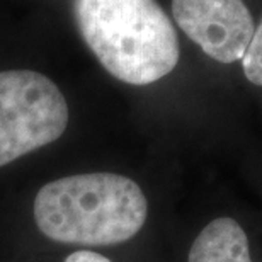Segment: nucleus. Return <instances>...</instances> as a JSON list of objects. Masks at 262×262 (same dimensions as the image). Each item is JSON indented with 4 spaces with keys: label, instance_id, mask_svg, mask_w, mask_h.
I'll use <instances>...</instances> for the list:
<instances>
[{
    "label": "nucleus",
    "instance_id": "obj_4",
    "mask_svg": "<svg viewBox=\"0 0 262 262\" xmlns=\"http://www.w3.org/2000/svg\"><path fill=\"white\" fill-rule=\"evenodd\" d=\"M172 14L187 38L227 65L242 60L255 29L244 0H172Z\"/></svg>",
    "mask_w": 262,
    "mask_h": 262
},
{
    "label": "nucleus",
    "instance_id": "obj_5",
    "mask_svg": "<svg viewBox=\"0 0 262 262\" xmlns=\"http://www.w3.org/2000/svg\"><path fill=\"white\" fill-rule=\"evenodd\" d=\"M189 262H252L249 238L233 218H216L201 230L191 245Z\"/></svg>",
    "mask_w": 262,
    "mask_h": 262
},
{
    "label": "nucleus",
    "instance_id": "obj_2",
    "mask_svg": "<svg viewBox=\"0 0 262 262\" xmlns=\"http://www.w3.org/2000/svg\"><path fill=\"white\" fill-rule=\"evenodd\" d=\"M148 203L129 177L96 172L51 181L34 198L41 233L61 244L114 245L143 228Z\"/></svg>",
    "mask_w": 262,
    "mask_h": 262
},
{
    "label": "nucleus",
    "instance_id": "obj_3",
    "mask_svg": "<svg viewBox=\"0 0 262 262\" xmlns=\"http://www.w3.org/2000/svg\"><path fill=\"white\" fill-rule=\"evenodd\" d=\"M68 124L58 85L34 70L0 72V167L53 143Z\"/></svg>",
    "mask_w": 262,
    "mask_h": 262
},
{
    "label": "nucleus",
    "instance_id": "obj_6",
    "mask_svg": "<svg viewBox=\"0 0 262 262\" xmlns=\"http://www.w3.org/2000/svg\"><path fill=\"white\" fill-rule=\"evenodd\" d=\"M240 61H242L244 75L247 77V80L252 82L254 85L262 87V19L260 24L255 26L252 39Z\"/></svg>",
    "mask_w": 262,
    "mask_h": 262
},
{
    "label": "nucleus",
    "instance_id": "obj_1",
    "mask_svg": "<svg viewBox=\"0 0 262 262\" xmlns=\"http://www.w3.org/2000/svg\"><path fill=\"white\" fill-rule=\"evenodd\" d=\"M83 41L114 78L148 85L174 70L176 28L155 0H73Z\"/></svg>",
    "mask_w": 262,
    "mask_h": 262
},
{
    "label": "nucleus",
    "instance_id": "obj_7",
    "mask_svg": "<svg viewBox=\"0 0 262 262\" xmlns=\"http://www.w3.org/2000/svg\"><path fill=\"white\" fill-rule=\"evenodd\" d=\"M65 262H111L104 255L92 252V250H77L65 259Z\"/></svg>",
    "mask_w": 262,
    "mask_h": 262
}]
</instances>
